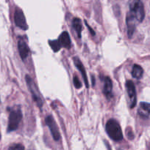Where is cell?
I'll return each mask as SVG.
<instances>
[{
    "mask_svg": "<svg viewBox=\"0 0 150 150\" xmlns=\"http://www.w3.org/2000/svg\"><path fill=\"white\" fill-rule=\"evenodd\" d=\"M145 11L141 0H129V12L126 18L127 35L129 38L133 35L137 25L143 21Z\"/></svg>",
    "mask_w": 150,
    "mask_h": 150,
    "instance_id": "1",
    "label": "cell"
},
{
    "mask_svg": "<svg viewBox=\"0 0 150 150\" xmlns=\"http://www.w3.org/2000/svg\"><path fill=\"white\" fill-rule=\"evenodd\" d=\"M105 130L112 140L120 142L123 139V133L120 125L114 119H110L107 121L105 125Z\"/></svg>",
    "mask_w": 150,
    "mask_h": 150,
    "instance_id": "2",
    "label": "cell"
},
{
    "mask_svg": "<svg viewBox=\"0 0 150 150\" xmlns=\"http://www.w3.org/2000/svg\"><path fill=\"white\" fill-rule=\"evenodd\" d=\"M21 120L22 112L21 107L19 105H17V106L12 108L10 111V115H9L7 131L12 132L17 130Z\"/></svg>",
    "mask_w": 150,
    "mask_h": 150,
    "instance_id": "3",
    "label": "cell"
},
{
    "mask_svg": "<svg viewBox=\"0 0 150 150\" xmlns=\"http://www.w3.org/2000/svg\"><path fill=\"white\" fill-rule=\"evenodd\" d=\"M25 80H26V84H27L28 88H29L30 93L32 95V99H33L34 102L36 103L37 106L39 108H42L43 105H44V102H43L42 97H41V94H40L39 89H38V86L35 84L34 81L32 80V78L29 76L26 75L25 76Z\"/></svg>",
    "mask_w": 150,
    "mask_h": 150,
    "instance_id": "4",
    "label": "cell"
},
{
    "mask_svg": "<svg viewBox=\"0 0 150 150\" xmlns=\"http://www.w3.org/2000/svg\"><path fill=\"white\" fill-rule=\"evenodd\" d=\"M46 124L48 126L49 129L51 134L52 136L53 139L54 141H59L60 139V133L59 131L58 127L56 123L55 120H54V117L52 115H49L47 116L45 120Z\"/></svg>",
    "mask_w": 150,
    "mask_h": 150,
    "instance_id": "5",
    "label": "cell"
},
{
    "mask_svg": "<svg viewBox=\"0 0 150 150\" xmlns=\"http://www.w3.org/2000/svg\"><path fill=\"white\" fill-rule=\"evenodd\" d=\"M14 21L15 23H16V25L18 27H19L20 29H23L24 31L27 30L28 25L26 23V18H25L23 11L21 9L17 8L16 11H15Z\"/></svg>",
    "mask_w": 150,
    "mask_h": 150,
    "instance_id": "6",
    "label": "cell"
},
{
    "mask_svg": "<svg viewBox=\"0 0 150 150\" xmlns=\"http://www.w3.org/2000/svg\"><path fill=\"white\" fill-rule=\"evenodd\" d=\"M126 89L127 92L128 96L129 98V103H130V108H133L136 105L137 103V96L136 90H135V85L132 81H127L126 82Z\"/></svg>",
    "mask_w": 150,
    "mask_h": 150,
    "instance_id": "7",
    "label": "cell"
},
{
    "mask_svg": "<svg viewBox=\"0 0 150 150\" xmlns=\"http://www.w3.org/2000/svg\"><path fill=\"white\" fill-rule=\"evenodd\" d=\"M18 49L22 60L25 61L29 54V48L24 40L19 39L18 41Z\"/></svg>",
    "mask_w": 150,
    "mask_h": 150,
    "instance_id": "8",
    "label": "cell"
},
{
    "mask_svg": "<svg viewBox=\"0 0 150 150\" xmlns=\"http://www.w3.org/2000/svg\"><path fill=\"white\" fill-rule=\"evenodd\" d=\"M103 93L107 100L113 98V82L109 77H105L104 79Z\"/></svg>",
    "mask_w": 150,
    "mask_h": 150,
    "instance_id": "9",
    "label": "cell"
},
{
    "mask_svg": "<svg viewBox=\"0 0 150 150\" xmlns=\"http://www.w3.org/2000/svg\"><path fill=\"white\" fill-rule=\"evenodd\" d=\"M74 62V65L76 66V68L79 70V71L81 73V75L82 76V79H83L84 82H85V84L87 88L89 87V84H88V77H87L86 72H85V69L84 67L83 64H82V62L79 59V58L76 57H74L73 58Z\"/></svg>",
    "mask_w": 150,
    "mask_h": 150,
    "instance_id": "10",
    "label": "cell"
},
{
    "mask_svg": "<svg viewBox=\"0 0 150 150\" xmlns=\"http://www.w3.org/2000/svg\"><path fill=\"white\" fill-rule=\"evenodd\" d=\"M138 114L143 118H147L150 114V103H141L138 111Z\"/></svg>",
    "mask_w": 150,
    "mask_h": 150,
    "instance_id": "11",
    "label": "cell"
},
{
    "mask_svg": "<svg viewBox=\"0 0 150 150\" xmlns=\"http://www.w3.org/2000/svg\"><path fill=\"white\" fill-rule=\"evenodd\" d=\"M59 42H60V45L62 47L65 48H71V39L70 36L68 34L67 32H62L61 35H60L58 39Z\"/></svg>",
    "mask_w": 150,
    "mask_h": 150,
    "instance_id": "12",
    "label": "cell"
},
{
    "mask_svg": "<svg viewBox=\"0 0 150 150\" xmlns=\"http://www.w3.org/2000/svg\"><path fill=\"white\" fill-rule=\"evenodd\" d=\"M72 27L74 29L75 32L77 34V36L79 38H81L82 35H81V32L82 30V22H81L80 19L78 18H74L72 21Z\"/></svg>",
    "mask_w": 150,
    "mask_h": 150,
    "instance_id": "13",
    "label": "cell"
},
{
    "mask_svg": "<svg viewBox=\"0 0 150 150\" xmlns=\"http://www.w3.org/2000/svg\"><path fill=\"white\" fill-rule=\"evenodd\" d=\"M143 73H144V70H143L142 67L138 64H134L132 70V77L136 79H140L142 77Z\"/></svg>",
    "mask_w": 150,
    "mask_h": 150,
    "instance_id": "14",
    "label": "cell"
},
{
    "mask_svg": "<svg viewBox=\"0 0 150 150\" xmlns=\"http://www.w3.org/2000/svg\"><path fill=\"white\" fill-rule=\"evenodd\" d=\"M49 43L50 46L52 48L54 52H57L62 48L58 40H49Z\"/></svg>",
    "mask_w": 150,
    "mask_h": 150,
    "instance_id": "15",
    "label": "cell"
},
{
    "mask_svg": "<svg viewBox=\"0 0 150 150\" xmlns=\"http://www.w3.org/2000/svg\"><path fill=\"white\" fill-rule=\"evenodd\" d=\"M74 81V87L76 89H80L82 87V83H81L80 81H79V78L76 76H74L73 78Z\"/></svg>",
    "mask_w": 150,
    "mask_h": 150,
    "instance_id": "16",
    "label": "cell"
},
{
    "mask_svg": "<svg viewBox=\"0 0 150 150\" xmlns=\"http://www.w3.org/2000/svg\"><path fill=\"white\" fill-rule=\"evenodd\" d=\"M8 150H24V147L22 144H17L12 145Z\"/></svg>",
    "mask_w": 150,
    "mask_h": 150,
    "instance_id": "17",
    "label": "cell"
},
{
    "mask_svg": "<svg viewBox=\"0 0 150 150\" xmlns=\"http://www.w3.org/2000/svg\"><path fill=\"white\" fill-rule=\"evenodd\" d=\"M85 24H86V26H88V29H89V30H90V32H91V35H92L93 36H94V35H95V32H94V31L93 30V29H91V27H90V26H89V25H88V23H85Z\"/></svg>",
    "mask_w": 150,
    "mask_h": 150,
    "instance_id": "18",
    "label": "cell"
}]
</instances>
